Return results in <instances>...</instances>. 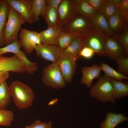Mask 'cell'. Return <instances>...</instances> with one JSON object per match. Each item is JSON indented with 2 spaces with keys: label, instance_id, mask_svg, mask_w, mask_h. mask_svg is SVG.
I'll return each instance as SVG.
<instances>
[{
  "label": "cell",
  "instance_id": "obj_9",
  "mask_svg": "<svg viewBox=\"0 0 128 128\" xmlns=\"http://www.w3.org/2000/svg\"><path fill=\"white\" fill-rule=\"evenodd\" d=\"M57 10V24L63 27L77 14L75 0H62Z\"/></svg>",
  "mask_w": 128,
  "mask_h": 128
},
{
  "label": "cell",
  "instance_id": "obj_3",
  "mask_svg": "<svg viewBox=\"0 0 128 128\" xmlns=\"http://www.w3.org/2000/svg\"><path fill=\"white\" fill-rule=\"evenodd\" d=\"M110 78L105 75L100 77L91 88L89 92L90 96L102 102H110L115 104Z\"/></svg>",
  "mask_w": 128,
  "mask_h": 128
},
{
  "label": "cell",
  "instance_id": "obj_27",
  "mask_svg": "<svg viewBox=\"0 0 128 128\" xmlns=\"http://www.w3.org/2000/svg\"><path fill=\"white\" fill-rule=\"evenodd\" d=\"M99 66L104 72V75L121 82H123V79H128V77L120 73L106 63L101 62Z\"/></svg>",
  "mask_w": 128,
  "mask_h": 128
},
{
  "label": "cell",
  "instance_id": "obj_22",
  "mask_svg": "<svg viewBox=\"0 0 128 128\" xmlns=\"http://www.w3.org/2000/svg\"><path fill=\"white\" fill-rule=\"evenodd\" d=\"M77 14L84 16L89 20L97 11L86 0H75Z\"/></svg>",
  "mask_w": 128,
  "mask_h": 128
},
{
  "label": "cell",
  "instance_id": "obj_38",
  "mask_svg": "<svg viewBox=\"0 0 128 128\" xmlns=\"http://www.w3.org/2000/svg\"><path fill=\"white\" fill-rule=\"evenodd\" d=\"M9 77L8 72H0V84L2 82L6 81Z\"/></svg>",
  "mask_w": 128,
  "mask_h": 128
},
{
  "label": "cell",
  "instance_id": "obj_35",
  "mask_svg": "<svg viewBox=\"0 0 128 128\" xmlns=\"http://www.w3.org/2000/svg\"><path fill=\"white\" fill-rule=\"evenodd\" d=\"M95 54V52L92 49L88 47L84 46L81 50L80 55L81 58L89 59L92 58Z\"/></svg>",
  "mask_w": 128,
  "mask_h": 128
},
{
  "label": "cell",
  "instance_id": "obj_25",
  "mask_svg": "<svg viewBox=\"0 0 128 128\" xmlns=\"http://www.w3.org/2000/svg\"><path fill=\"white\" fill-rule=\"evenodd\" d=\"M9 87L6 81L0 84V108H5L11 101Z\"/></svg>",
  "mask_w": 128,
  "mask_h": 128
},
{
  "label": "cell",
  "instance_id": "obj_24",
  "mask_svg": "<svg viewBox=\"0 0 128 128\" xmlns=\"http://www.w3.org/2000/svg\"><path fill=\"white\" fill-rule=\"evenodd\" d=\"M46 7L45 0H32L31 10L32 15L35 22L39 21L40 16L42 17Z\"/></svg>",
  "mask_w": 128,
  "mask_h": 128
},
{
  "label": "cell",
  "instance_id": "obj_23",
  "mask_svg": "<svg viewBox=\"0 0 128 128\" xmlns=\"http://www.w3.org/2000/svg\"><path fill=\"white\" fill-rule=\"evenodd\" d=\"M84 46L82 38L77 36L70 45L63 51L73 56L77 60L81 58L80 55V52Z\"/></svg>",
  "mask_w": 128,
  "mask_h": 128
},
{
  "label": "cell",
  "instance_id": "obj_15",
  "mask_svg": "<svg viewBox=\"0 0 128 128\" xmlns=\"http://www.w3.org/2000/svg\"><path fill=\"white\" fill-rule=\"evenodd\" d=\"M101 71L100 67L97 64L91 66L83 67L81 69L82 77L81 80V83L85 85L88 88H91L92 86L94 79L98 78L101 76Z\"/></svg>",
  "mask_w": 128,
  "mask_h": 128
},
{
  "label": "cell",
  "instance_id": "obj_30",
  "mask_svg": "<svg viewBox=\"0 0 128 128\" xmlns=\"http://www.w3.org/2000/svg\"><path fill=\"white\" fill-rule=\"evenodd\" d=\"M14 119V114L12 111L0 108V126H9Z\"/></svg>",
  "mask_w": 128,
  "mask_h": 128
},
{
  "label": "cell",
  "instance_id": "obj_10",
  "mask_svg": "<svg viewBox=\"0 0 128 128\" xmlns=\"http://www.w3.org/2000/svg\"><path fill=\"white\" fill-rule=\"evenodd\" d=\"M21 46L27 53H31L37 46L41 44L39 33L23 28L19 35Z\"/></svg>",
  "mask_w": 128,
  "mask_h": 128
},
{
  "label": "cell",
  "instance_id": "obj_7",
  "mask_svg": "<svg viewBox=\"0 0 128 128\" xmlns=\"http://www.w3.org/2000/svg\"><path fill=\"white\" fill-rule=\"evenodd\" d=\"M107 36L99 32L93 27L82 38L84 46L88 47L91 49L94 52L95 54L106 57L105 48Z\"/></svg>",
  "mask_w": 128,
  "mask_h": 128
},
{
  "label": "cell",
  "instance_id": "obj_29",
  "mask_svg": "<svg viewBox=\"0 0 128 128\" xmlns=\"http://www.w3.org/2000/svg\"><path fill=\"white\" fill-rule=\"evenodd\" d=\"M111 37L121 44L124 49L125 56L128 57V27H125L121 33L114 35Z\"/></svg>",
  "mask_w": 128,
  "mask_h": 128
},
{
  "label": "cell",
  "instance_id": "obj_40",
  "mask_svg": "<svg viewBox=\"0 0 128 128\" xmlns=\"http://www.w3.org/2000/svg\"><path fill=\"white\" fill-rule=\"evenodd\" d=\"M56 99L55 100V99L54 100H53V101H51L48 104V105H53L54 103H56L57 101Z\"/></svg>",
  "mask_w": 128,
  "mask_h": 128
},
{
  "label": "cell",
  "instance_id": "obj_37",
  "mask_svg": "<svg viewBox=\"0 0 128 128\" xmlns=\"http://www.w3.org/2000/svg\"><path fill=\"white\" fill-rule=\"evenodd\" d=\"M62 0H45L46 5L49 6L57 10Z\"/></svg>",
  "mask_w": 128,
  "mask_h": 128
},
{
  "label": "cell",
  "instance_id": "obj_6",
  "mask_svg": "<svg viewBox=\"0 0 128 128\" xmlns=\"http://www.w3.org/2000/svg\"><path fill=\"white\" fill-rule=\"evenodd\" d=\"M93 28L90 20L77 14L62 27V30L82 38Z\"/></svg>",
  "mask_w": 128,
  "mask_h": 128
},
{
  "label": "cell",
  "instance_id": "obj_28",
  "mask_svg": "<svg viewBox=\"0 0 128 128\" xmlns=\"http://www.w3.org/2000/svg\"><path fill=\"white\" fill-rule=\"evenodd\" d=\"M43 17L48 27L55 25L57 24L58 21L57 10L46 5V11Z\"/></svg>",
  "mask_w": 128,
  "mask_h": 128
},
{
  "label": "cell",
  "instance_id": "obj_19",
  "mask_svg": "<svg viewBox=\"0 0 128 128\" xmlns=\"http://www.w3.org/2000/svg\"><path fill=\"white\" fill-rule=\"evenodd\" d=\"M128 120V117L122 114L109 112L105 120L100 124V128H115L121 123Z\"/></svg>",
  "mask_w": 128,
  "mask_h": 128
},
{
  "label": "cell",
  "instance_id": "obj_8",
  "mask_svg": "<svg viewBox=\"0 0 128 128\" xmlns=\"http://www.w3.org/2000/svg\"><path fill=\"white\" fill-rule=\"evenodd\" d=\"M77 60L73 56L62 51L56 63L65 82L72 81L77 67Z\"/></svg>",
  "mask_w": 128,
  "mask_h": 128
},
{
  "label": "cell",
  "instance_id": "obj_14",
  "mask_svg": "<svg viewBox=\"0 0 128 128\" xmlns=\"http://www.w3.org/2000/svg\"><path fill=\"white\" fill-rule=\"evenodd\" d=\"M105 51L106 57L111 59L125 56L122 45L110 36H107L106 37Z\"/></svg>",
  "mask_w": 128,
  "mask_h": 128
},
{
  "label": "cell",
  "instance_id": "obj_11",
  "mask_svg": "<svg viewBox=\"0 0 128 128\" xmlns=\"http://www.w3.org/2000/svg\"><path fill=\"white\" fill-rule=\"evenodd\" d=\"M9 72L19 73L26 72L23 64L15 55L10 57L0 55V72Z\"/></svg>",
  "mask_w": 128,
  "mask_h": 128
},
{
  "label": "cell",
  "instance_id": "obj_12",
  "mask_svg": "<svg viewBox=\"0 0 128 128\" xmlns=\"http://www.w3.org/2000/svg\"><path fill=\"white\" fill-rule=\"evenodd\" d=\"M35 50L37 56L52 63L56 62L63 51L54 44H41L37 46Z\"/></svg>",
  "mask_w": 128,
  "mask_h": 128
},
{
  "label": "cell",
  "instance_id": "obj_21",
  "mask_svg": "<svg viewBox=\"0 0 128 128\" xmlns=\"http://www.w3.org/2000/svg\"><path fill=\"white\" fill-rule=\"evenodd\" d=\"M110 81L113 87V96L114 100L128 96V84L111 78Z\"/></svg>",
  "mask_w": 128,
  "mask_h": 128
},
{
  "label": "cell",
  "instance_id": "obj_2",
  "mask_svg": "<svg viewBox=\"0 0 128 128\" xmlns=\"http://www.w3.org/2000/svg\"><path fill=\"white\" fill-rule=\"evenodd\" d=\"M26 22L20 14L9 5L7 22L3 33L5 44L9 45L18 39L21 26Z\"/></svg>",
  "mask_w": 128,
  "mask_h": 128
},
{
  "label": "cell",
  "instance_id": "obj_1",
  "mask_svg": "<svg viewBox=\"0 0 128 128\" xmlns=\"http://www.w3.org/2000/svg\"><path fill=\"white\" fill-rule=\"evenodd\" d=\"M9 87L11 98L18 108L25 109L31 106L34 94L31 87L18 81L13 82Z\"/></svg>",
  "mask_w": 128,
  "mask_h": 128
},
{
  "label": "cell",
  "instance_id": "obj_5",
  "mask_svg": "<svg viewBox=\"0 0 128 128\" xmlns=\"http://www.w3.org/2000/svg\"><path fill=\"white\" fill-rule=\"evenodd\" d=\"M21 47L20 41L17 39L6 46L0 48V55L7 53L14 54L23 64L26 72L29 74H33L38 69L37 64L27 58L25 54L20 50Z\"/></svg>",
  "mask_w": 128,
  "mask_h": 128
},
{
  "label": "cell",
  "instance_id": "obj_16",
  "mask_svg": "<svg viewBox=\"0 0 128 128\" xmlns=\"http://www.w3.org/2000/svg\"><path fill=\"white\" fill-rule=\"evenodd\" d=\"M62 27L58 24L48 27L39 32L41 44L55 45L57 39L62 31Z\"/></svg>",
  "mask_w": 128,
  "mask_h": 128
},
{
  "label": "cell",
  "instance_id": "obj_33",
  "mask_svg": "<svg viewBox=\"0 0 128 128\" xmlns=\"http://www.w3.org/2000/svg\"><path fill=\"white\" fill-rule=\"evenodd\" d=\"M118 8L126 25L128 27V0H122Z\"/></svg>",
  "mask_w": 128,
  "mask_h": 128
},
{
  "label": "cell",
  "instance_id": "obj_20",
  "mask_svg": "<svg viewBox=\"0 0 128 128\" xmlns=\"http://www.w3.org/2000/svg\"><path fill=\"white\" fill-rule=\"evenodd\" d=\"M9 6L6 0H0V46L2 47L5 44L3 33L7 22Z\"/></svg>",
  "mask_w": 128,
  "mask_h": 128
},
{
  "label": "cell",
  "instance_id": "obj_18",
  "mask_svg": "<svg viewBox=\"0 0 128 128\" xmlns=\"http://www.w3.org/2000/svg\"><path fill=\"white\" fill-rule=\"evenodd\" d=\"M107 22L109 28L114 35L121 33L125 27H128L126 25L118 8H117L115 13L109 18Z\"/></svg>",
  "mask_w": 128,
  "mask_h": 128
},
{
  "label": "cell",
  "instance_id": "obj_32",
  "mask_svg": "<svg viewBox=\"0 0 128 128\" xmlns=\"http://www.w3.org/2000/svg\"><path fill=\"white\" fill-rule=\"evenodd\" d=\"M117 8L105 0L102 6L98 11L103 14L107 21L109 18L115 13Z\"/></svg>",
  "mask_w": 128,
  "mask_h": 128
},
{
  "label": "cell",
  "instance_id": "obj_34",
  "mask_svg": "<svg viewBox=\"0 0 128 128\" xmlns=\"http://www.w3.org/2000/svg\"><path fill=\"white\" fill-rule=\"evenodd\" d=\"M52 125L51 121L42 122L37 120L31 124L26 126L24 128H52Z\"/></svg>",
  "mask_w": 128,
  "mask_h": 128
},
{
  "label": "cell",
  "instance_id": "obj_4",
  "mask_svg": "<svg viewBox=\"0 0 128 128\" xmlns=\"http://www.w3.org/2000/svg\"><path fill=\"white\" fill-rule=\"evenodd\" d=\"M42 81L47 87L59 89L66 86L65 82L56 62L52 63L42 70Z\"/></svg>",
  "mask_w": 128,
  "mask_h": 128
},
{
  "label": "cell",
  "instance_id": "obj_17",
  "mask_svg": "<svg viewBox=\"0 0 128 128\" xmlns=\"http://www.w3.org/2000/svg\"><path fill=\"white\" fill-rule=\"evenodd\" d=\"M90 20L93 27L99 32L110 37L114 35L105 17L99 11H97Z\"/></svg>",
  "mask_w": 128,
  "mask_h": 128
},
{
  "label": "cell",
  "instance_id": "obj_13",
  "mask_svg": "<svg viewBox=\"0 0 128 128\" xmlns=\"http://www.w3.org/2000/svg\"><path fill=\"white\" fill-rule=\"evenodd\" d=\"M9 5L20 14L29 24L35 22L32 15V0H6Z\"/></svg>",
  "mask_w": 128,
  "mask_h": 128
},
{
  "label": "cell",
  "instance_id": "obj_31",
  "mask_svg": "<svg viewBox=\"0 0 128 128\" xmlns=\"http://www.w3.org/2000/svg\"><path fill=\"white\" fill-rule=\"evenodd\" d=\"M117 66V72L128 77V57L125 56L115 59Z\"/></svg>",
  "mask_w": 128,
  "mask_h": 128
},
{
  "label": "cell",
  "instance_id": "obj_36",
  "mask_svg": "<svg viewBox=\"0 0 128 128\" xmlns=\"http://www.w3.org/2000/svg\"><path fill=\"white\" fill-rule=\"evenodd\" d=\"M96 11H98L104 3L105 0H86Z\"/></svg>",
  "mask_w": 128,
  "mask_h": 128
},
{
  "label": "cell",
  "instance_id": "obj_26",
  "mask_svg": "<svg viewBox=\"0 0 128 128\" xmlns=\"http://www.w3.org/2000/svg\"><path fill=\"white\" fill-rule=\"evenodd\" d=\"M76 37L62 30L57 39L56 45L63 51L70 45Z\"/></svg>",
  "mask_w": 128,
  "mask_h": 128
},
{
  "label": "cell",
  "instance_id": "obj_39",
  "mask_svg": "<svg viewBox=\"0 0 128 128\" xmlns=\"http://www.w3.org/2000/svg\"><path fill=\"white\" fill-rule=\"evenodd\" d=\"M108 3L117 8H118L122 0H106Z\"/></svg>",
  "mask_w": 128,
  "mask_h": 128
}]
</instances>
